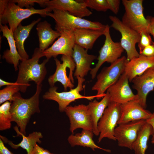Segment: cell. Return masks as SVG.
Instances as JSON below:
<instances>
[{
  "label": "cell",
  "instance_id": "obj_1",
  "mask_svg": "<svg viewBox=\"0 0 154 154\" xmlns=\"http://www.w3.org/2000/svg\"><path fill=\"white\" fill-rule=\"evenodd\" d=\"M43 56L39 48H35L31 58L23 59L18 66L19 72L16 82L19 84L20 91H26L30 86L29 82L33 81L37 84H41L47 74L45 65L49 59H44L40 64L39 59Z\"/></svg>",
  "mask_w": 154,
  "mask_h": 154
},
{
  "label": "cell",
  "instance_id": "obj_2",
  "mask_svg": "<svg viewBox=\"0 0 154 154\" xmlns=\"http://www.w3.org/2000/svg\"><path fill=\"white\" fill-rule=\"evenodd\" d=\"M41 84L37 85L36 92L31 98L25 99L18 92L13 96L10 112L12 121L16 123L21 132L26 135V129L31 116L40 112L39 107V96L41 91Z\"/></svg>",
  "mask_w": 154,
  "mask_h": 154
},
{
  "label": "cell",
  "instance_id": "obj_3",
  "mask_svg": "<svg viewBox=\"0 0 154 154\" xmlns=\"http://www.w3.org/2000/svg\"><path fill=\"white\" fill-rule=\"evenodd\" d=\"M52 11L45 8L36 9L32 7L24 9L16 5L11 0H0V25L9 24V29L13 32L23 20L31 16L38 14L43 17L47 16Z\"/></svg>",
  "mask_w": 154,
  "mask_h": 154
},
{
  "label": "cell",
  "instance_id": "obj_4",
  "mask_svg": "<svg viewBox=\"0 0 154 154\" xmlns=\"http://www.w3.org/2000/svg\"><path fill=\"white\" fill-rule=\"evenodd\" d=\"M47 16L53 18L55 23V29L60 32L65 30L86 28L104 31L105 25L98 21H92L70 14L57 9L52 10Z\"/></svg>",
  "mask_w": 154,
  "mask_h": 154
},
{
  "label": "cell",
  "instance_id": "obj_5",
  "mask_svg": "<svg viewBox=\"0 0 154 154\" xmlns=\"http://www.w3.org/2000/svg\"><path fill=\"white\" fill-rule=\"evenodd\" d=\"M126 61V57L123 56L109 66L104 67L97 76V80L92 90L96 91L97 95L103 98L108 88L115 83L124 72Z\"/></svg>",
  "mask_w": 154,
  "mask_h": 154
},
{
  "label": "cell",
  "instance_id": "obj_6",
  "mask_svg": "<svg viewBox=\"0 0 154 154\" xmlns=\"http://www.w3.org/2000/svg\"><path fill=\"white\" fill-rule=\"evenodd\" d=\"M143 1V0L122 1L125 9L122 21L139 33L142 32L148 33L149 23L148 18L144 15Z\"/></svg>",
  "mask_w": 154,
  "mask_h": 154
},
{
  "label": "cell",
  "instance_id": "obj_7",
  "mask_svg": "<svg viewBox=\"0 0 154 154\" xmlns=\"http://www.w3.org/2000/svg\"><path fill=\"white\" fill-rule=\"evenodd\" d=\"M76 78L78 80V83L77 86L75 88L70 89L68 91L59 92L57 91V87L54 86L50 87L48 91L43 95V98L56 102L58 104L59 111L62 112H64L66 108L70 103L77 100L85 99L91 100L95 98L98 100L102 98L97 94L91 96H85L81 94L80 92L83 90L82 84L85 79L79 77Z\"/></svg>",
  "mask_w": 154,
  "mask_h": 154
},
{
  "label": "cell",
  "instance_id": "obj_8",
  "mask_svg": "<svg viewBox=\"0 0 154 154\" xmlns=\"http://www.w3.org/2000/svg\"><path fill=\"white\" fill-rule=\"evenodd\" d=\"M110 28L108 25H106L104 31V35L105 37L104 44L99 52L97 63L90 71L93 80L95 78L99 69L104 63L111 64L114 62L121 57L124 50L120 42H114L112 40L110 35Z\"/></svg>",
  "mask_w": 154,
  "mask_h": 154
},
{
  "label": "cell",
  "instance_id": "obj_9",
  "mask_svg": "<svg viewBox=\"0 0 154 154\" xmlns=\"http://www.w3.org/2000/svg\"><path fill=\"white\" fill-rule=\"evenodd\" d=\"M109 18L112 22L110 27L119 32L121 35L120 42L127 53V60L129 61L140 56L135 47L136 44L140 39V34L126 25L116 17L110 16Z\"/></svg>",
  "mask_w": 154,
  "mask_h": 154
},
{
  "label": "cell",
  "instance_id": "obj_10",
  "mask_svg": "<svg viewBox=\"0 0 154 154\" xmlns=\"http://www.w3.org/2000/svg\"><path fill=\"white\" fill-rule=\"evenodd\" d=\"M54 60L56 65L54 73L48 78V81L50 87L54 86L57 82H59L63 85L64 90L68 88L70 89L74 88V85L73 72L76 68L75 64L72 57L62 55L61 63L56 58Z\"/></svg>",
  "mask_w": 154,
  "mask_h": 154
},
{
  "label": "cell",
  "instance_id": "obj_11",
  "mask_svg": "<svg viewBox=\"0 0 154 154\" xmlns=\"http://www.w3.org/2000/svg\"><path fill=\"white\" fill-rule=\"evenodd\" d=\"M121 115L120 104L110 102L105 109L98 124L99 133L98 142L104 138L116 141L114 131Z\"/></svg>",
  "mask_w": 154,
  "mask_h": 154
},
{
  "label": "cell",
  "instance_id": "obj_12",
  "mask_svg": "<svg viewBox=\"0 0 154 154\" xmlns=\"http://www.w3.org/2000/svg\"><path fill=\"white\" fill-rule=\"evenodd\" d=\"M60 36L52 46L42 52L43 56L49 59L59 55L72 57L75 44L74 31L65 30L60 32Z\"/></svg>",
  "mask_w": 154,
  "mask_h": 154
},
{
  "label": "cell",
  "instance_id": "obj_13",
  "mask_svg": "<svg viewBox=\"0 0 154 154\" xmlns=\"http://www.w3.org/2000/svg\"><path fill=\"white\" fill-rule=\"evenodd\" d=\"M145 122V120L142 119L118 124L114 131V136L118 145L132 150L138 132Z\"/></svg>",
  "mask_w": 154,
  "mask_h": 154
},
{
  "label": "cell",
  "instance_id": "obj_14",
  "mask_svg": "<svg viewBox=\"0 0 154 154\" xmlns=\"http://www.w3.org/2000/svg\"><path fill=\"white\" fill-rule=\"evenodd\" d=\"M64 112L69 117L70 130L72 134L76 129L80 128L92 131V123L87 105L81 104L68 106Z\"/></svg>",
  "mask_w": 154,
  "mask_h": 154
},
{
  "label": "cell",
  "instance_id": "obj_15",
  "mask_svg": "<svg viewBox=\"0 0 154 154\" xmlns=\"http://www.w3.org/2000/svg\"><path fill=\"white\" fill-rule=\"evenodd\" d=\"M131 82L133 88L137 91L135 100L145 109L147 96L154 89V67L148 69L141 75L135 77Z\"/></svg>",
  "mask_w": 154,
  "mask_h": 154
},
{
  "label": "cell",
  "instance_id": "obj_16",
  "mask_svg": "<svg viewBox=\"0 0 154 154\" xmlns=\"http://www.w3.org/2000/svg\"><path fill=\"white\" fill-rule=\"evenodd\" d=\"M128 78L124 72L118 80L108 88L111 102L122 104L135 100L136 95L133 93L129 83Z\"/></svg>",
  "mask_w": 154,
  "mask_h": 154
},
{
  "label": "cell",
  "instance_id": "obj_17",
  "mask_svg": "<svg viewBox=\"0 0 154 154\" xmlns=\"http://www.w3.org/2000/svg\"><path fill=\"white\" fill-rule=\"evenodd\" d=\"M51 11L57 9L66 11L70 14L82 18L90 16L92 12L84 4L74 0H47L44 5Z\"/></svg>",
  "mask_w": 154,
  "mask_h": 154
},
{
  "label": "cell",
  "instance_id": "obj_18",
  "mask_svg": "<svg viewBox=\"0 0 154 154\" xmlns=\"http://www.w3.org/2000/svg\"><path fill=\"white\" fill-rule=\"evenodd\" d=\"M121 115L117 124L130 121L146 120L152 113L143 108L135 100L120 104Z\"/></svg>",
  "mask_w": 154,
  "mask_h": 154
},
{
  "label": "cell",
  "instance_id": "obj_19",
  "mask_svg": "<svg viewBox=\"0 0 154 154\" xmlns=\"http://www.w3.org/2000/svg\"><path fill=\"white\" fill-rule=\"evenodd\" d=\"M88 50L75 44L73 48L72 57L75 64L76 69L74 75L77 78H84L92 68L91 66L96 56L89 54Z\"/></svg>",
  "mask_w": 154,
  "mask_h": 154
},
{
  "label": "cell",
  "instance_id": "obj_20",
  "mask_svg": "<svg viewBox=\"0 0 154 154\" xmlns=\"http://www.w3.org/2000/svg\"><path fill=\"white\" fill-rule=\"evenodd\" d=\"M154 67V56L145 57L140 55L137 57L127 60L124 73L129 81L131 82L135 77L142 74L149 68Z\"/></svg>",
  "mask_w": 154,
  "mask_h": 154
},
{
  "label": "cell",
  "instance_id": "obj_21",
  "mask_svg": "<svg viewBox=\"0 0 154 154\" xmlns=\"http://www.w3.org/2000/svg\"><path fill=\"white\" fill-rule=\"evenodd\" d=\"M0 31L3 36L7 39L9 46V49L4 51L2 58L8 63L13 64L15 70H18L19 61L23 60L17 51L14 40L13 32L6 25H0Z\"/></svg>",
  "mask_w": 154,
  "mask_h": 154
},
{
  "label": "cell",
  "instance_id": "obj_22",
  "mask_svg": "<svg viewBox=\"0 0 154 154\" xmlns=\"http://www.w3.org/2000/svg\"><path fill=\"white\" fill-rule=\"evenodd\" d=\"M13 128L17 133V136H21L22 137V140L19 144H14L5 137L0 135V138L3 142L8 144L12 148L17 149L21 147L26 150L27 154H30L37 143H41L40 139L42 138L43 136L40 132L34 131L26 136L20 132L17 126H16Z\"/></svg>",
  "mask_w": 154,
  "mask_h": 154
},
{
  "label": "cell",
  "instance_id": "obj_23",
  "mask_svg": "<svg viewBox=\"0 0 154 154\" xmlns=\"http://www.w3.org/2000/svg\"><path fill=\"white\" fill-rule=\"evenodd\" d=\"M75 44L84 49H91L96 40L104 35V31L90 29H74Z\"/></svg>",
  "mask_w": 154,
  "mask_h": 154
},
{
  "label": "cell",
  "instance_id": "obj_24",
  "mask_svg": "<svg viewBox=\"0 0 154 154\" xmlns=\"http://www.w3.org/2000/svg\"><path fill=\"white\" fill-rule=\"evenodd\" d=\"M36 29L39 39V48L42 52L52 44L60 35L59 32L53 30L50 24L46 21L39 22Z\"/></svg>",
  "mask_w": 154,
  "mask_h": 154
},
{
  "label": "cell",
  "instance_id": "obj_25",
  "mask_svg": "<svg viewBox=\"0 0 154 154\" xmlns=\"http://www.w3.org/2000/svg\"><path fill=\"white\" fill-rule=\"evenodd\" d=\"M110 102L109 94L107 92L100 101L98 102L95 99L87 105L92 123V131L96 135H99L98 129V123Z\"/></svg>",
  "mask_w": 154,
  "mask_h": 154
},
{
  "label": "cell",
  "instance_id": "obj_26",
  "mask_svg": "<svg viewBox=\"0 0 154 154\" xmlns=\"http://www.w3.org/2000/svg\"><path fill=\"white\" fill-rule=\"evenodd\" d=\"M41 19L39 18L34 20L31 23L26 26H23L21 23L13 32L17 51L23 59H29V57L24 48L25 41L29 37L33 27L40 22Z\"/></svg>",
  "mask_w": 154,
  "mask_h": 154
},
{
  "label": "cell",
  "instance_id": "obj_27",
  "mask_svg": "<svg viewBox=\"0 0 154 154\" xmlns=\"http://www.w3.org/2000/svg\"><path fill=\"white\" fill-rule=\"evenodd\" d=\"M94 134L92 131L82 129L80 133H76L75 135L73 134L70 135L68 138V141L72 147L80 146L90 148L93 151L96 149H99L110 153V150L101 148L96 144L93 139Z\"/></svg>",
  "mask_w": 154,
  "mask_h": 154
},
{
  "label": "cell",
  "instance_id": "obj_28",
  "mask_svg": "<svg viewBox=\"0 0 154 154\" xmlns=\"http://www.w3.org/2000/svg\"><path fill=\"white\" fill-rule=\"evenodd\" d=\"M153 133L152 127L146 121L139 129L132 145V150H134L135 154H145L148 147V141Z\"/></svg>",
  "mask_w": 154,
  "mask_h": 154
},
{
  "label": "cell",
  "instance_id": "obj_29",
  "mask_svg": "<svg viewBox=\"0 0 154 154\" xmlns=\"http://www.w3.org/2000/svg\"><path fill=\"white\" fill-rule=\"evenodd\" d=\"M11 102L9 101L3 103L0 106V130L11 127L12 115L10 112Z\"/></svg>",
  "mask_w": 154,
  "mask_h": 154
},
{
  "label": "cell",
  "instance_id": "obj_30",
  "mask_svg": "<svg viewBox=\"0 0 154 154\" xmlns=\"http://www.w3.org/2000/svg\"><path fill=\"white\" fill-rule=\"evenodd\" d=\"M20 91L18 85L7 86L0 90V104L9 101L12 102L13 100V96Z\"/></svg>",
  "mask_w": 154,
  "mask_h": 154
},
{
  "label": "cell",
  "instance_id": "obj_31",
  "mask_svg": "<svg viewBox=\"0 0 154 154\" xmlns=\"http://www.w3.org/2000/svg\"><path fill=\"white\" fill-rule=\"evenodd\" d=\"M83 3L88 8L94 9L98 11L106 12L109 9L108 0H79Z\"/></svg>",
  "mask_w": 154,
  "mask_h": 154
},
{
  "label": "cell",
  "instance_id": "obj_32",
  "mask_svg": "<svg viewBox=\"0 0 154 154\" xmlns=\"http://www.w3.org/2000/svg\"><path fill=\"white\" fill-rule=\"evenodd\" d=\"M47 0H11L13 2L17 3V5L23 8L25 7L26 8L33 7L35 3L38 4L42 7H44V4Z\"/></svg>",
  "mask_w": 154,
  "mask_h": 154
},
{
  "label": "cell",
  "instance_id": "obj_33",
  "mask_svg": "<svg viewBox=\"0 0 154 154\" xmlns=\"http://www.w3.org/2000/svg\"><path fill=\"white\" fill-rule=\"evenodd\" d=\"M139 34L141 37L138 43L139 53L141 52L145 47L152 44L153 42L148 33L142 32Z\"/></svg>",
  "mask_w": 154,
  "mask_h": 154
},
{
  "label": "cell",
  "instance_id": "obj_34",
  "mask_svg": "<svg viewBox=\"0 0 154 154\" xmlns=\"http://www.w3.org/2000/svg\"><path fill=\"white\" fill-rule=\"evenodd\" d=\"M139 54L145 57H151L154 56V42L145 47Z\"/></svg>",
  "mask_w": 154,
  "mask_h": 154
},
{
  "label": "cell",
  "instance_id": "obj_35",
  "mask_svg": "<svg viewBox=\"0 0 154 154\" xmlns=\"http://www.w3.org/2000/svg\"><path fill=\"white\" fill-rule=\"evenodd\" d=\"M109 9L115 14H117L119 11L120 1L119 0H108Z\"/></svg>",
  "mask_w": 154,
  "mask_h": 154
},
{
  "label": "cell",
  "instance_id": "obj_36",
  "mask_svg": "<svg viewBox=\"0 0 154 154\" xmlns=\"http://www.w3.org/2000/svg\"><path fill=\"white\" fill-rule=\"evenodd\" d=\"M30 154H55L44 149L36 144Z\"/></svg>",
  "mask_w": 154,
  "mask_h": 154
},
{
  "label": "cell",
  "instance_id": "obj_37",
  "mask_svg": "<svg viewBox=\"0 0 154 154\" xmlns=\"http://www.w3.org/2000/svg\"><path fill=\"white\" fill-rule=\"evenodd\" d=\"M147 17L149 21L148 33L153 36L154 40V17L148 16Z\"/></svg>",
  "mask_w": 154,
  "mask_h": 154
},
{
  "label": "cell",
  "instance_id": "obj_38",
  "mask_svg": "<svg viewBox=\"0 0 154 154\" xmlns=\"http://www.w3.org/2000/svg\"><path fill=\"white\" fill-rule=\"evenodd\" d=\"M0 154H13L5 147L3 142L1 138L0 139Z\"/></svg>",
  "mask_w": 154,
  "mask_h": 154
},
{
  "label": "cell",
  "instance_id": "obj_39",
  "mask_svg": "<svg viewBox=\"0 0 154 154\" xmlns=\"http://www.w3.org/2000/svg\"><path fill=\"white\" fill-rule=\"evenodd\" d=\"M145 120L152 127L153 133L152 135L151 141H154V112L152 113V115L149 119Z\"/></svg>",
  "mask_w": 154,
  "mask_h": 154
},
{
  "label": "cell",
  "instance_id": "obj_40",
  "mask_svg": "<svg viewBox=\"0 0 154 154\" xmlns=\"http://www.w3.org/2000/svg\"><path fill=\"white\" fill-rule=\"evenodd\" d=\"M19 85L16 82H9L5 81L2 79H0V87H1L3 86H8L13 85Z\"/></svg>",
  "mask_w": 154,
  "mask_h": 154
},
{
  "label": "cell",
  "instance_id": "obj_41",
  "mask_svg": "<svg viewBox=\"0 0 154 154\" xmlns=\"http://www.w3.org/2000/svg\"><path fill=\"white\" fill-rule=\"evenodd\" d=\"M151 143L153 144H154V141H151Z\"/></svg>",
  "mask_w": 154,
  "mask_h": 154
}]
</instances>
